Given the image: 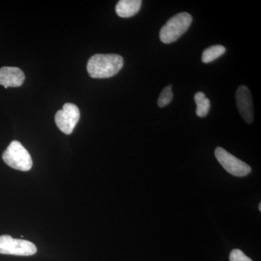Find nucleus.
I'll list each match as a JSON object with an SVG mask.
<instances>
[{
	"label": "nucleus",
	"mask_w": 261,
	"mask_h": 261,
	"mask_svg": "<svg viewBox=\"0 0 261 261\" xmlns=\"http://www.w3.org/2000/svg\"><path fill=\"white\" fill-rule=\"evenodd\" d=\"M123 66V58L116 54H97L91 57L87 71L93 79H107L116 75Z\"/></svg>",
	"instance_id": "nucleus-1"
},
{
	"label": "nucleus",
	"mask_w": 261,
	"mask_h": 261,
	"mask_svg": "<svg viewBox=\"0 0 261 261\" xmlns=\"http://www.w3.org/2000/svg\"><path fill=\"white\" fill-rule=\"evenodd\" d=\"M192 22V15L189 13H181L175 15L160 31V39L164 44L176 42L188 30Z\"/></svg>",
	"instance_id": "nucleus-2"
},
{
	"label": "nucleus",
	"mask_w": 261,
	"mask_h": 261,
	"mask_svg": "<svg viewBox=\"0 0 261 261\" xmlns=\"http://www.w3.org/2000/svg\"><path fill=\"white\" fill-rule=\"evenodd\" d=\"M4 162L10 167L21 171L32 169V159L28 150L18 141H13L3 154Z\"/></svg>",
	"instance_id": "nucleus-3"
},
{
	"label": "nucleus",
	"mask_w": 261,
	"mask_h": 261,
	"mask_svg": "<svg viewBox=\"0 0 261 261\" xmlns=\"http://www.w3.org/2000/svg\"><path fill=\"white\" fill-rule=\"evenodd\" d=\"M37 252V247L32 242L14 239L10 235L0 236V254L31 256Z\"/></svg>",
	"instance_id": "nucleus-4"
},
{
	"label": "nucleus",
	"mask_w": 261,
	"mask_h": 261,
	"mask_svg": "<svg viewBox=\"0 0 261 261\" xmlns=\"http://www.w3.org/2000/svg\"><path fill=\"white\" fill-rule=\"evenodd\" d=\"M215 155L222 167L233 176L244 177L251 172V168L249 165L230 154L222 147L216 149Z\"/></svg>",
	"instance_id": "nucleus-5"
},
{
	"label": "nucleus",
	"mask_w": 261,
	"mask_h": 261,
	"mask_svg": "<svg viewBox=\"0 0 261 261\" xmlns=\"http://www.w3.org/2000/svg\"><path fill=\"white\" fill-rule=\"evenodd\" d=\"M80 119V111L73 103H65L55 117L57 126L65 135L72 134Z\"/></svg>",
	"instance_id": "nucleus-6"
},
{
	"label": "nucleus",
	"mask_w": 261,
	"mask_h": 261,
	"mask_svg": "<svg viewBox=\"0 0 261 261\" xmlns=\"http://www.w3.org/2000/svg\"><path fill=\"white\" fill-rule=\"evenodd\" d=\"M237 106L245 121L252 123L254 119L253 105L250 89L246 86L239 87L236 92Z\"/></svg>",
	"instance_id": "nucleus-7"
},
{
	"label": "nucleus",
	"mask_w": 261,
	"mask_h": 261,
	"mask_svg": "<svg viewBox=\"0 0 261 261\" xmlns=\"http://www.w3.org/2000/svg\"><path fill=\"white\" fill-rule=\"evenodd\" d=\"M25 80V75L16 67H3L0 68V85L5 89L20 87Z\"/></svg>",
	"instance_id": "nucleus-8"
},
{
	"label": "nucleus",
	"mask_w": 261,
	"mask_h": 261,
	"mask_svg": "<svg viewBox=\"0 0 261 261\" xmlns=\"http://www.w3.org/2000/svg\"><path fill=\"white\" fill-rule=\"evenodd\" d=\"M141 6V0H121L116 5V12L121 18H130L140 11Z\"/></svg>",
	"instance_id": "nucleus-9"
},
{
	"label": "nucleus",
	"mask_w": 261,
	"mask_h": 261,
	"mask_svg": "<svg viewBox=\"0 0 261 261\" xmlns=\"http://www.w3.org/2000/svg\"><path fill=\"white\" fill-rule=\"evenodd\" d=\"M194 99H195L196 105H197L196 114L197 115V116L203 118L207 116L211 109V102L209 99L206 97L205 94L203 92H197Z\"/></svg>",
	"instance_id": "nucleus-10"
},
{
	"label": "nucleus",
	"mask_w": 261,
	"mask_h": 261,
	"mask_svg": "<svg viewBox=\"0 0 261 261\" xmlns=\"http://www.w3.org/2000/svg\"><path fill=\"white\" fill-rule=\"evenodd\" d=\"M226 53V48L222 45H214L207 48L202 55V61L204 63H210L223 56Z\"/></svg>",
	"instance_id": "nucleus-11"
},
{
	"label": "nucleus",
	"mask_w": 261,
	"mask_h": 261,
	"mask_svg": "<svg viewBox=\"0 0 261 261\" xmlns=\"http://www.w3.org/2000/svg\"><path fill=\"white\" fill-rule=\"evenodd\" d=\"M171 89H172V85L170 84L168 87H165L163 92H161V95L158 99V106L160 108L166 107L172 101L173 92Z\"/></svg>",
	"instance_id": "nucleus-12"
},
{
	"label": "nucleus",
	"mask_w": 261,
	"mask_h": 261,
	"mask_svg": "<svg viewBox=\"0 0 261 261\" xmlns=\"http://www.w3.org/2000/svg\"><path fill=\"white\" fill-rule=\"evenodd\" d=\"M229 260L230 261H252L250 257H247L242 250L239 249H234L231 252Z\"/></svg>",
	"instance_id": "nucleus-13"
},
{
	"label": "nucleus",
	"mask_w": 261,
	"mask_h": 261,
	"mask_svg": "<svg viewBox=\"0 0 261 261\" xmlns=\"http://www.w3.org/2000/svg\"><path fill=\"white\" fill-rule=\"evenodd\" d=\"M259 211H261V203L259 204Z\"/></svg>",
	"instance_id": "nucleus-14"
}]
</instances>
